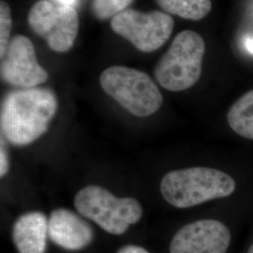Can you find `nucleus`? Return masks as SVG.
<instances>
[{
  "instance_id": "f257e3e1",
  "label": "nucleus",
  "mask_w": 253,
  "mask_h": 253,
  "mask_svg": "<svg viewBox=\"0 0 253 253\" xmlns=\"http://www.w3.org/2000/svg\"><path fill=\"white\" fill-rule=\"evenodd\" d=\"M56 111V96L49 88L10 91L1 104L2 135L12 145H30L45 133Z\"/></svg>"
},
{
  "instance_id": "f03ea898",
  "label": "nucleus",
  "mask_w": 253,
  "mask_h": 253,
  "mask_svg": "<svg viewBox=\"0 0 253 253\" xmlns=\"http://www.w3.org/2000/svg\"><path fill=\"white\" fill-rule=\"evenodd\" d=\"M235 190L226 172L208 167H190L166 173L161 182L163 198L172 207L188 208L224 198Z\"/></svg>"
},
{
  "instance_id": "7ed1b4c3",
  "label": "nucleus",
  "mask_w": 253,
  "mask_h": 253,
  "mask_svg": "<svg viewBox=\"0 0 253 253\" xmlns=\"http://www.w3.org/2000/svg\"><path fill=\"white\" fill-rule=\"evenodd\" d=\"M205 52V41L198 33L182 31L157 64L154 72L156 80L167 90L189 89L201 77Z\"/></svg>"
},
{
  "instance_id": "20e7f679",
  "label": "nucleus",
  "mask_w": 253,
  "mask_h": 253,
  "mask_svg": "<svg viewBox=\"0 0 253 253\" xmlns=\"http://www.w3.org/2000/svg\"><path fill=\"white\" fill-rule=\"evenodd\" d=\"M102 89L131 115L145 118L163 104V95L148 74L132 68L113 66L100 74Z\"/></svg>"
},
{
  "instance_id": "39448f33",
  "label": "nucleus",
  "mask_w": 253,
  "mask_h": 253,
  "mask_svg": "<svg viewBox=\"0 0 253 253\" xmlns=\"http://www.w3.org/2000/svg\"><path fill=\"white\" fill-rule=\"evenodd\" d=\"M74 207L83 217L91 219L111 235L124 234L143 216V208L137 200L118 198L106 189L94 185L76 193Z\"/></svg>"
},
{
  "instance_id": "423d86ee",
  "label": "nucleus",
  "mask_w": 253,
  "mask_h": 253,
  "mask_svg": "<svg viewBox=\"0 0 253 253\" xmlns=\"http://www.w3.org/2000/svg\"><path fill=\"white\" fill-rule=\"evenodd\" d=\"M173 26V19L160 10L141 12L126 9L111 21V27L116 33L144 53L154 52L162 47L171 36Z\"/></svg>"
},
{
  "instance_id": "0eeeda50",
  "label": "nucleus",
  "mask_w": 253,
  "mask_h": 253,
  "mask_svg": "<svg viewBox=\"0 0 253 253\" xmlns=\"http://www.w3.org/2000/svg\"><path fill=\"white\" fill-rule=\"evenodd\" d=\"M27 20L32 30L44 39L53 51L65 53L73 47L79 27L78 14L73 6L41 0L32 6Z\"/></svg>"
},
{
  "instance_id": "6e6552de",
  "label": "nucleus",
  "mask_w": 253,
  "mask_h": 253,
  "mask_svg": "<svg viewBox=\"0 0 253 253\" xmlns=\"http://www.w3.org/2000/svg\"><path fill=\"white\" fill-rule=\"evenodd\" d=\"M2 80L22 88L36 87L45 83L49 75L37 60L31 41L23 35L14 36L1 56Z\"/></svg>"
},
{
  "instance_id": "1a4fd4ad",
  "label": "nucleus",
  "mask_w": 253,
  "mask_h": 253,
  "mask_svg": "<svg viewBox=\"0 0 253 253\" xmlns=\"http://www.w3.org/2000/svg\"><path fill=\"white\" fill-rule=\"evenodd\" d=\"M231 233L216 219H201L179 229L173 235L171 253H226Z\"/></svg>"
},
{
  "instance_id": "9d476101",
  "label": "nucleus",
  "mask_w": 253,
  "mask_h": 253,
  "mask_svg": "<svg viewBox=\"0 0 253 253\" xmlns=\"http://www.w3.org/2000/svg\"><path fill=\"white\" fill-rule=\"evenodd\" d=\"M48 235L52 242L67 251H81L90 244L94 232L77 214L66 208L54 210L48 219Z\"/></svg>"
},
{
  "instance_id": "9b49d317",
  "label": "nucleus",
  "mask_w": 253,
  "mask_h": 253,
  "mask_svg": "<svg viewBox=\"0 0 253 253\" xmlns=\"http://www.w3.org/2000/svg\"><path fill=\"white\" fill-rule=\"evenodd\" d=\"M11 236L19 253H44L48 219L42 212H28L16 219Z\"/></svg>"
},
{
  "instance_id": "f8f14e48",
  "label": "nucleus",
  "mask_w": 253,
  "mask_h": 253,
  "mask_svg": "<svg viewBox=\"0 0 253 253\" xmlns=\"http://www.w3.org/2000/svg\"><path fill=\"white\" fill-rule=\"evenodd\" d=\"M229 126L244 138L253 140V89L235 101L227 115Z\"/></svg>"
},
{
  "instance_id": "ddd939ff",
  "label": "nucleus",
  "mask_w": 253,
  "mask_h": 253,
  "mask_svg": "<svg viewBox=\"0 0 253 253\" xmlns=\"http://www.w3.org/2000/svg\"><path fill=\"white\" fill-rule=\"evenodd\" d=\"M167 13L188 20H201L212 9L211 0H156Z\"/></svg>"
},
{
  "instance_id": "4468645a",
  "label": "nucleus",
  "mask_w": 253,
  "mask_h": 253,
  "mask_svg": "<svg viewBox=\"0 0 253 253\" xmlns=\"http://www.w3.org/2000/svg\"><path fill=\"white\" fill-rule=\"evenodd\" d=\"M133 0H92L91 9L93 14L100 20L114 18L126 10Z\"/></svg>"
},
{
  "instance_id": "2eb2a0df",
  "label": "nucleus",
  "mask_w": 253,
  "mask_h": 253,
  "mask_svg": "<svg viewBox=\"0 0 253 253\" xmlns=\"http://www.w3.org/2000/svg\"><path fill=\"white\" fill-rule=\"evenodd\" d=\"M11 14L9 5L1 0L0 2V56H3L9 45L11 30Z\"/></svg>"
},
{
  "instance_id": "dca6fc26",
  "label": "nucleus",
  "mask_w": 253,
  "mask_h": 253,
  "mask_svg": "<svg viewBox=\"0 0 253 253\" xmlns=\"http://www.w3.org/2000/svg\"><path fill=\"white\" fill-rule=\"evenodd\" d=\"M9 169V158L5 145L3 142V138H1V150H0V175L1 177L5 176Z\"/></svg>"
},
{
  "instance_id": "f3484780",
  "label": "nucleus",
  "mask_w": 253,
  "mask_h": 253,
  "mask_svg": "<svg viewBox=\"0 0 253 253\" xmlns=\"http://www.w3.org/2000/svg\"><path fill=\"white\" fill-rule=\"evenodd\" d=\"M118 253H149L145 249L136 246V245H127L125 247H122Z\"/></svg>"
},
{
  "instance_id": "a211bd4d",
  "label": "nucleus",
  "mask_w": 253,
  "mask_h": 253,
  "mask_svg": "<svg viewBox=\"0 0 253 253\" xmlns=\"http://www.w3.org/2000/svg\"><path fill=\"white\" fill-rule=\"evenodd\" d=\"M245 47L249 53L253 54V38H247L245 41Z\"/></svg>"
},
{
  "instance_id": "6ab92c4d",
  "label": "nucleus",
  "mask_w": 253,
  "mask_h": 253,
  "mask_svg": "<svg viewBox=\"0 0 253 253\" xmlns=\"http://www.w3.org/2000/svg\"><path fill=\"white\" fill-rule=\"evenodd\" d=\"M62 5H68V6H73V3L75 0H58Z\"/></svg>"
},
{
  "instance_id": "aec40b11",
  "label": "nucleus",
  "mask_w": 253,
  "mask_h": 253,
  "mask_svg": "<svg viewBox=\"0 0 253 253\" xmlns=\"http://www.w3.org/2000/svg\"><path fill=\"white\" fill-rule=\"evenodd\" d=\"M248 253H253V244L251 246V248L249 249V252Z\"/></svg>"
}]
</instances>
